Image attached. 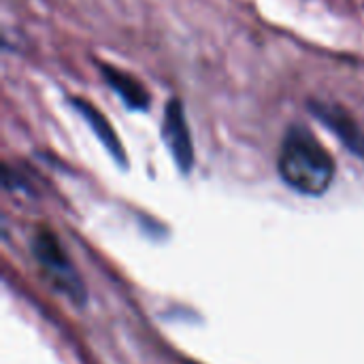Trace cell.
Returning <instances> with one entry per match:
<instances>
[{
	"label": "cell",
	"mask_w": 364,
	"mask_h": 364,
	"mask_svg": "<svg viewBox=\"0 0 364 364\" xmlns=\"http://www.w3.org/2000/svg\"><path fill=\"white\" fill-rule=\"evenodd\" d=\"M282 179L301 194L320 196L335 179V162L318 139L303 126L288 130L279 151Z\"/></svg>",
	"instance_id": "obj_1"
},
{
	"label": "cell",
	"mask_w": 364,
	"mask_h": 364,
	"mask_svg": "<svg viewBox=\"0 0 364 364\" xmlns=\"http://www.w3.org/2000/svg\"><path fill=\"white\" fill-rule=\"evenodd\" d=\"M32 254L38 260L41 269L47 273L49 282L62 294H66L77 305H83L85 303L87 292L83 288V282H81L79 273L75 271V267L70 264V260L66 258V254H64L58 237L51 230L41 228L34 235V239H32Z\"/></svg>",
	"instance_id": "obj_2"
},
{
	"label": "cell",
	"mask_w": 364,
	"mask_h": 364,
	"mask_svg": "<svg viewBox=\"0 0 364 364\" xmlns=\"http://www.w3.org/2000/svg\"><path fill=\"white\" fill-rule=\"evenodd\" d=\"M162 139L179 166L181 173H190L194 164V147L190 139V128L186 124V113L179 102V98H171L164 107V119H162Z\"/></svg>",
	"instance_id": "obj_3"
},
{
	"label": "cell",
	"mask_w": 364,
	"mask_h": 364,
	"mask_svg": "<svg viewBox=\"0 0 364 364\" xmlns=\"http://www.w3.org/2000/svg\"><path fill=\"white\" fill-rule=\"evenodd\" d=\"M311 111L322 124H326L343 141V145L350 151H354L356 156H364V132L346 109L328 102H314Z\"/></svg>",
	"instance_id": "obj_4"
},
{
	"label": "cell",
	"mask_w": 364,
	"mask_h": 364,
	"mask_svg": "<svg viewBox=\"0 0 364 364\" xmlns=\"http://www.w3.org/2000/svg\"><path fill=\"white\" fill-rule=\"evenodd\" d=\"M70 105L79 111V115L90 124V128L94 130V134L98 136V141L105 145V149L115 158L117 164L126 166V151L124 145L119 141V136L115 134L113 126L109 124V119L85 98H70Z\"/></svg>",
	"instance_id": "obj_5"
},
{
	"label": "cell",
	"mask_w": 364,
	"mask_h": 364,
	"mask_svg": "<svg viewBox=\"0 0 364 364\" xmlns=\"http://www.w3.org/2000/svg\"><path fill=\"white\" fill-rule=\"evenodd\" d=\"M100 73L102 77L107 79L109 87L119 94V98L130 107V109H147L149 107V92L143 87V83L139 79H134L132 75L119 70V68H113L109 64H100Z\"/></svg>",
	"instance_id": "obj_6"
}]
</instances>
